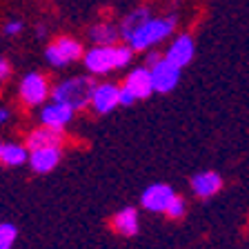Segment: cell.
Instances as JSON below:
<instances>
[{
  "label": "cell",
  "mask_w": 249,
  "mask_h": 249,
  "mask_svg": "<svg viewBox=\"0 0 249 249\" xmlns=\"http://www.w3.org/2000/svg\"><path fill=\"white\" fill-rule=\"evenodd\" d=\"M134 53L136 52L127 42L124 45H93L91 49L85 52L83 65L91 76H105L116 69L129 67Z\"/></svg>",
  "instance_id": "6da1fadb"
},
{
  "label": "cell",
  "mask_w": 249,
  "mask_h": 249,
  "mask_svg": "<svg viewBox=\"0 0 249 249\" xmlns=\"http://www.w3.org/2000/svg\"><path fill=\"white\" fill-rule=\"evenodd\" d=\"M176 25H178V18L174 14L171 16H149L138 29L127 38V45L134 49V52H149L154 49L156 45H160L165 42L167 38L174 36V31H176Z\"/></svg>",
  "instance_id": "7a4b0ae2"
},
{
  "label": "cell",
  "mask_w": 249,
  "mask_h": 249,
  "mask_svg": "<svg viewBox=\"0 0 249 249\" xmlns=\"http://www.w3.org/2000/svg\"><path fill=\"white\" fill-rule=\"evenodd\" d=\"M96 85L98 83L93 80V76L65 78V80H60V83L52 89V100L69 105V107L76 109V111H83V109L91 107V96H93Z\"/></svg>",
  "instance_id": "3957f363"
},
{
  "label": "cell",
  "mask_w": 249,
  "mask_h": 249,
  "mask_svg": "<svg viewBox=\"0 0 249 249\" xmlns=\"http://www.w3.org/2000/svg\"><path fill=\"white\" fill-rule=\"evenodd\" d=\"M45 58L52 67H67L76 60L85 58V47L71 36H58L53 42H49L45 49Z\"/></svg>",
  "instance_id": "277c9868"
},
{
  "label": "cell",
  "mask_w": 249,
  "mask_h": 249,
  "mask_svg": "<svg viewBox=\"0 0 249 249\" xmlns=\"http://www.w3.org/2000/svg\"><path fill=\"white\" fill-rule=\"evenodd\" d=\"M52 85L47 80L45 73L40 71H29L18 85V96L27 107H42L47 98L52 96Z\"/></svg>",
  "instance_id": "5b68a950"
},
{
  "label": "cell",
  "mask_w": 249,
  "mask_h": 249,
  "mask_svg": "<svg viewBox=\"0 0 249 249\" xmlns=\"http://www.w3.org/2000/svg\"><path fill=\"white\" fill-rule=\"evenodd\" d=\"M176 196V189L167 182H154L140 194V207L149 213H165L169 202Z\"/></svg>",
  "instance_id": "8992f818"
},
{
  "label": "cell",
  "mask_w": 249,
  "mask_h": 249,
  "mask_svg": "<svg viewBox=\"0 0 249 249\" xmlns=\"http://www.w3.org/2000/svg\"><path fill=\"white\" fill-rule=\"evenodd\" d=\"M223 187H225V178L216 169H200L189 178V189L200 200H209V198L218 196L223 192Z\"/></svg>",
  "instance_id": "52a82bcc"
},
{
  "label": "cell",
  "mask_w": 249,
  "mask_h": 249,
  "mask_svg": "<svg viewBox=\"0 0 249 249\" xmlns=\"http://www.w3.org/2000/svg\"><path fill=\"white\" fill-rule=\"evenodd\" d=\"M149 69H151V78H154L156 93H169L180 85L182 69L178 67V65H174L171 60H167L165 56H162L158 62H154Z\"/></svg>",
  "instance_id": "ba28073f"
},
{
  "label": "cell",
  "mask_w": 249,
  "mask_h": 249,
  "mask_svg": "<svg viewBox=\"0 0 249 249\" xmlns=\"http://www.w3.org/2000/svg\"><path fill=\"white\" fill-rule=\"evenodd\" d=\"M73 116H76V109H71L69 105H65V103H56V100H52V103L42 105L38 118H40V124H45V127L65 131L69 124H71Z\"/></svg>",
  "instance_id": "9c48e42d"
},
{
  "label": "cell",
  "mask_w": 249,
  "mask_h": 249,
  "mask_svg": "<svg viewBox=\"0 0 249 249\" xmlns=\"http://www.w3.org/2000/svg\"><path fill=\"white\" fill-rule=\"evenodd\" d=\"M123 87L134 96L136 103H138V100L149 98L151 93H156L154 78H151V69L147 67V65H142V67H134L127 76H124Z\"/></svg>",
  "instance_id": "30bf717a"
},
{
  "label": "cell",
  "mask_w": 249,
  "mask_h": 249,
  "mask_svg": "<svg viewBox=\"0 0 249 249\" xmlns=\"http://www.w3.org/2000/svg\"><path fill=\"white\" fill-rule=\"evenodd\" d=\"M116 107H120V85L116 83H98L91 96V109L98 116L111 114Z\"/></svg>",
  "instance_id": "8fae6325"
},
{
  "label": "cell",
  "mask_w": 249,
  "mask_h": 249,
  "mask_svg": "<svg viewBox=\"0 0 249 249\" xmlns=\"http://www.w3.org/2000/svg\"><path fill=\"white\" fill-rule=\"evenodd\" d=\"M62 160V145H49L31 149L29 167L34 174H52Z\"/></svg>",
  "instance_id": "7c38bea8"
},
{
  "label": "cell",
  "mask_w": 249,
  "mask_h": 249,
  "mask_svg": "<svg viewBox=\"0 0 249 249\" xmlns=\"http://www.w3.org/2000/svg\"><path fill=\"white\" fill-rule=\"evenodd\" d=\"M167 60H171L174 65H178L180 69H185L196 56V42H194L192 34H178L174 40L169 42L167 52L162 53Z\"/></svg>",
  "instance_id": "4fadbf2b"
},
{
  "label": "cell",
  "mask_w": 249,
  "mask_h": 249,
  "mask_svg": "<svg viewBox=\"0 0 249 249\" xmlns=\"http://www.w3.org/2000/svg\"><path fill=\"white\" fill-rule=\"evenodd\" d=\"M111 229H114L118 236L123 238H134L136 233L140 231V213L136 207L127 205V207L118 209V212L111 216Z\"/></svg>",
  "instance_id": "5bb4252c"
},
{
  "label": "cell",
  "mask_w": 249,
  "mask_h": 249,
  "mask_svg": "<svg viewBox=\"0 0 249 249\" xmlns=\"http://www.w3.org/2000/svg\"><path fill=\"white\" fill-rule=\"evenodd\" d=\"M25 145L31 149H38V147H49V145H65V131H58V129H52V127H36L27 134V140Z\"/></svg>",
  "instance_id": "9a60e30c"
},
{
  "label": "cell",
  "mask_w": 249,
  "mask_h": 249,
  "mask_svg": "<svg viewBox=\"0 0 249 249\" xmlns=\"http://www.w3.org/2000/svg\"><path fill=\"white\" fill-rule=\"evenodd\" d=\"M29 147L25 142H5L2 145V151H0V162L5 167H22V165H29Z\"/></svg>",
  "instance_id": "2e32d148"
},
{
  "label": "cell",
  "mask_w": 249,
  "mask_h": 249,
  "mask_svg": "<svg viewBox=\"0 0 249 249\" xmlns=\"http://www.w3.org/2000/svg\"><path fill=\"white\" fill-rule=\"evenodd\" d=\"M120 38V27L111 25V22H96L89 27V40L93 45H116Z\"/></svg>",
  "instance_id": "e0dca14e"
},
{
  "label": "cell",
  "mask_w": 249,
  "mask_h": 249,
  "mask_svg": "<svg viewBox=\"0 0 249 249\" xmlns=\"http://www.w3.org/2000/svg\"><path fill=\"white\" fill-rule=\"evenodd\" d=\"M151 16V11L147 9V7H138V9H134V11H129V14L124 16L123 20H120V38L123 40H127V38L134 34L136 29H138L142 22L147 20Z\"/></svg>",
  "instance_id": "ac0fdd59"
},
{
  "label": "cell",
  "mask_w": 249,
  "mask_h": 249,
  "mask_svg": "<svg viewBox=\"0 0 249 249\" xmlns=\"http://www.w3.org/2000/svg\"><path fill=\"white\" fill-rule=\"evenodd\" d=\"M18 238V227L14 223H0V249H14Z\"/></svg>",
  "instance_id": "d6986e66"
},
{
  "label": "cell",
  "mask_w": 249,
  "mask_h": 249,
  "mask_svg": "<svg viewBox=\"0 0 249 249\" xmlns=\"http://www.w3.org/2000/svg\"><path fill=\"white\" fill-rule=\"evenodd\" d=\"M185 213H187V198L180 196V194H176L174 200L169 202L165 216L169 218V220H180V218H185Z\"/></svg>",
  "instance_id": "ffe728a7"
},
{
  "label": "cell",
  "mask_w": 249,
  "mask_h": 249,
  "mask_svg": "<svg viewBox=\"0 0 249 249\" xmlns=\"http://www.w3.org/2000/svg\"><path fill=\"white\" fill-rule=\"evenodd\" d=\"M22 31V22L20 20H9L5 27H2V34L5 36H18Z\"/></svg>",
  "instance_id": "44dd1931"
},
{
  "label": "cell",
  "mask_w": 249,
  "mask_h": 249,
  "mask_svg": "<svg viewBox=\"0 0 249 249\" xmlns=\"http://www.w3.org/2000/svg\"><path fill=\"white\" fill-rule=\"evenodd\" d=\"M9 73H11V65L5 60V58H0V83H2V80H7V78H9Z\"/></svg>",
  "instance_id": "7402d4cb"
},
{
  "label": "cell",
  "mask_w": 249,
  "mask_h": 249,
  "mask_svg": "<svg viewBox=\"0 0 249 249\" xmlns=\"http://www.w3.org/2000/svg\"><path fill=\"white\" fill-rule=\"evenodd\" d=\"M11 120V109L5 107V105H0V127L2 124H7Z\"/></svg>",
  "instance_id": "603a6c76"
},
{
  "label": "cell",
  "mask_w": 249,
  "mask_h": 249,
  "mask_svg": "<svg viewBox=\"0 0 249 249\" xmlns=\"http://www.w3.org/2000/svg\"><path fill=\"white\" fill-rule=\"evenodd\" d=\"M2 145H5V142H2V140H0V151H2Z\"/></svg>",
  "instance_id": "cb8c5ba5"
}]
</instances>
